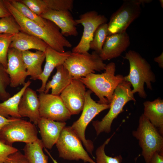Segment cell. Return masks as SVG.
I'll list each match as a JSON object with an SVG mask.
<instances>
[{"mask_svg":"<svg viewBox=\"0 0 163 163\" xmlns=\"http://www.w3.org/2000/svg\"><path fill=\"white\" fill-rule=\"evenodd\" d=\"M56 144L60 158L65 160L81 159L84 162L96 163L84 149L82 141L71 126L63 128Z\"/></svg>","mask_w":163,"mask_h":163,"instance_id":"obj_9","label":"cell"},{"mask_svg":"<svg viewBox=\"0 0 163 163\" xmlns=\"http://www.w3.org/2000/svg\"><path fill=\"white\" fill-rule=\"evenodd\" d=\"M56 69V72L52 79L47 82L44 93H48L50 89H51V94L59 96L73 78L63 64L57 66Z\"/></svg>","mask_w":163,"mask_h":163,"instance_id":"obj_22","label":"cell"},{"mask_svg":"<svg viewBox=\"0 0 163 163\" xmlns=\"http://www.w3.org/2000/svg\"><path fill=\"white\" fill-rule=\"evenodd\" d=\"M14 35L0 33V62L6 69L7 54Z\"/></svg>","mask_w":163,"mask_h":163,"instance_id":"obj_30","label":"cell"},{"mask_svg":"<svg viewBox=\"0 0 163 163\" xmlns=\"http://www.w3.org/2000/svg\"><path fill=\"white\" fill-rule=\"evenodd\" d=\"M65 122L55 121L40 117L37 125L40 131L44 148L50 149L56 144L63 128Z\"/></svg>","mask_w":163,"mask_h":163,"instance_id":"obj_18","label":"cell"},{"mask_svg":"<svg viewBox=\"0 0 163 163\" xmlns=\"http://www.w3.org/2000/svg\"><path fill=\"white\" fill-rule=\"evenodd\" d=\"M123 58L129 61L130 67L129 74L124 77V81L130 82L134 94L138 93L140 97L146 98L147 95L144 88V84L147 88L152 90L151 83L156 81L155 76L150 64L139 53L133 50L129 51Z\"/></svg>","mask_w":163,"mask_h":163,"instance_id":"obj_3","label":"cell"},{"mask_svg":"<svg viewBox=\"0 0 163 163\" xmlns=\"http://www.w3.org/2000/svg\"><path fill=\"white\" fill-rule=\"evenodd\" d=\"M108 35L107 23L100 25L95 30L90 44V49L97 53H100L107 36Z\"/></svg>","mask_w":163,"mask_h":163,"instance_id":"obj_26","label":"cell"},{"mask_svg":"<svg viewBox=\"0 0 163 163\" xmlns=\"http://www.w3.org/2000/svg\"><path fill=\"white\" fill-rule=\"evenodd\" d=\"M159 2H160V3L161 4V6L162 8H163V0H160Z\"/></svg>","mask_w":163,"mask_h":163,"instance_id":"obj_40","label":"cell"},{"mask_svg":"<svg viewBox=\"0 0 163 163\" xmlns=\"http://www.w3.org/2000/svg\"><path fill=\"white\" fill-rule=\"evenodd\" d=\"M44 0L46 4L47 10L72 11L73 9V0Z\"/></svg>","mask_w":163,"mask_h":163,"instance_id":"obj_31","label":"cell"},{"mask_svg":"<svg viewBox=\"0 0 163 163\" xmlns=\"http://www.w3.org/2000/svg\"><path fill=\"white\" fill-rule=\"evenodd\" d=\"M92 92L86 91L85 102L82 114L71 127L83 143L87 152L92 155L94 145L92 142L86 139L85 131L88 125L92 119L102 111L110 108V104H101L96 102L91 97Z\"/></svg>","mask_w":163,"mask_h":163,"instance_id":"obj_7","label":"cell"},{"mask_svg":"<svg viewBox=\"0 0 163 163\" xmlns=\"http://www.w3.org/2000/svg\"><path fill=\"white\" fill-rule=\"evenodd\" d=\"M40 16L54 23L59 28L64 36H77L78 35L76 27L78 24L70 11L47 9Z\"/></svg>","mask_w":163,"mask_h":163,"instance_id":"obj_16","label":"cell"},{"mask_svg":"<svg viewBox=\"0 0 163 163\" xmlns=\"http://www.w3.org/2000/svg\"><path fill=\"white\" fill-rule=\"evenodd\" d=\"M5 6L21 29V31L39 37L49 46L58 52H65V48H71L72 44L61 33L59 28L47 20L44 26L26 18L11 4L9 0H3Z\"/></svg>","mask_w":163,"mask_h":163,"instance_id":"obj_1","label":"cell"},{"mask_svg":"<svg viewBox=\"0 0 163 163\" xmlns=\"http://www.w3.org/2000/svg\"><path fill=\"white\" fill-rule=\"evenodd\" d=\"M22 52L23 60L30 79H38L43 72L42 66L45 59V52L38 50L35 52L30 50Z\"/></svg>","mask_w":163,"mask_h":163,"instance_id":"obj_23","label":"cell"},{"mask_svg":"<svg viewBox=\"0 0 163 163\" xmlns=\"http://www.w3.org/2000/svg\"><path fill=\"white\" fill-rule=\"evenodd\" d=\"M18 151L16 148L0 141V163H2L10 155Z\"/></svg>","mask_w":163,"mask_h":163,"instance_id":"obj_33","label":"cell"},{"mask_svg":"<svg viewBox=\"0 0 163 163\" xmlns=\"http://www.w3.org/2000/svg\"><path fill=\"white\" fill-rule=\"evenodd\" d=\"M11 15L4 5L3 0H0V18Z\"/></svg>","mask_w":163,"mask_h":163,"instance_id":"obj_36","label":"cell"},{"mask_svg":"<svg viewBox=\"0 0 163 163\" xmlns=\"http://www.w3.org/2000/svg\"><path fill=\"white\" fill-rule=\"evenodd\" d=\"M86 86L79 79H73L59 96L72 115L82 111L85 102Z\"/></svg>","mask_w":163,"mask_h":163,"instance_id":"obj_13","label":"cell"},{"mask_svg":"<svg viewBox=\"0 0 163 163\" xmlns=\"http://www.w3.org/2000/svg\"><path fill=\"white\" fill-rule=\"evenodd\" d=\"M6 71L10 78L11 87L16 88L25 84L26 78L29 74L23 60L22 51L14 48H9Z\"/></svg>","mask_w":163,"mask_h":163,"instance_id":"obj_14","label":"cell"},{"mask_svg":"<svg viewBox=\"0 0 163 163\" xmlns=\"http://www.w3.org/2000/svg\"><path fill=\"white\" fill-rule=\"evenodd\" d=\"M36 125L30 121L15 118L0 131V141L11 146L14 142L32 143L38 139Z\"/></svg>","mask_w":163,"mask_h":163,"instance_id":"obj_8","label":"cell"},{"mask_svg":"<svg viewBox=\"0 0 163 163\" xmlns=\"http://www.w3.org/2000/svg\"><path fill=\"white\" fill-rule=\"evenodd\" d=\"M143 113L151 123L163 135V100L158 98L152 101H146L143 103Z\"/></svg>","mask_w":163,"mask_h":163,"instance_id":"obj_21","label":"cell"},{"mask_svg":"<svg viewBox=\"0 0 163 163\" xmlns=\"http://www.w3.org/2000/svg\"><path fill=\"white\" fill-rule=\"evenodd\" d=\"M21 31V27L11 15L0 18V33L15 35Z\"/></svg>","mask_w":163,"mask_h":163,"instance_id":"obj_29","label":"cell"},{"mask_svg":"<svg viewBox=\"0 0 163 163\" xmlns=\"http://www.w3.org/2000/svg\"><path fill=\"white\" fill-rule=\"evenodd\" d=\"M154 60L157 62L159 66L161 68L163 67V53L159 56L155 58Z\"/></svg>","mask_w":163,"mask_h":163,"instance_id":"obj_38","label":"cell"},{"mask_svg":"<svg viewBox=\"0 0 163 163\" xmlns=\"http://www.w3.org/2000/svg\"><path fill=\"white\" fill-rule=\"evenodd\" d=\"M44 148L41 139L39 138L33 143L26 144L23 150L28 162L48 163V157L44 153Z\"/></svg>","mask_w":163,"mask_h":163,"instance_id":"obj_25","label":"cell"},{"mask_svg":"<svg viewBox=\"0 0 163 163\" xmlns=\"http://www.w3.org/2000/svg\"><path fill=\"white\" fill-rule=\"evenodd\" d=\"M71 51L61 53L48 46L45 52L46 62L41 74L38 79L41 81L40 87L37 90L39 93L44 92L46 84L51 73L57 66L63 65L70 55Z\"/></svg>","mask_w":163,"mask_h":163,"instance_id":"obj_19","label":"cell"},{"mask_svg":"<svg viewBox=\"0 0 163 163\" xmlns=\"http://www.w3.org/2000/svg\"><path fill=\"white\" fill-rule=\"evenodd\" d=\"M38 96L41 117L62 122L70 119L72 115L59 96L42 92Z\"/></svg>","mask_w":163,"mask_h":163,"instance_id":"obj_12","label":"cell"},{"mask_svg":"<svg viewBox=\"0 0 163 163\" xmlns=\"http://www.w3.org/2000/svg\"><path fill=\"white\" fill-rule=\"evenodd\" d=\"M48 46L40 38L21 31L13 35L9 48L22 52L33 49L45 52Z\"/></svg>","mask_w":163,"mask_h":163,"instance_id":"obj_20","label":"cell"},{"mask_svg":"<svg viewBox=\"0 0 163 163\" xmlns=\"http://www.w3.org/2000/svg\"><path fill=\"white\" fill-rule=\"evenodd\" d=\"M116 67L114 62H111L106 65L104 73H91L78 79L98 97L99 104H110L115 90L124 81L123 75H115Z\"/></svg>","mask_w":163,"mask_h":163,"instance_id":"obj_2","label":"cell"},{"mask_svg":"<svg viewBox=\"0 0 163 163\" xmlns=\"http://www.w3.org/2000/svg\"><path fill=\"white\" fill-rule=\"evenodd\" d=\"M11 4L22 15L26 18L34 22L39 25L44 26L47 20L38 16L25 4L19 0H9Z\"/></svg>","mask_w":163,"mask_h":163,"instance_id":"obj_27","label":"cell"},{"mask_svg":"<svg viewBox=\"0 0 163 163\" xmlns=\"http://www.w3.org/2000/svg\"><path fill=\"white\" fill-rule=\"evenodd\" d=\"M130 43L126 32L108 35L99 55L103 61L117 58L127 49Z\"/></svg>","mask_w":163,"mask_h":163,"instance_id":"obj_15","label":"cell"},{"mask_svg":"<svg viewBox=\"0 0 163 163\" xmlns=\"http://www.w3.org/2000/svg\"><path fill=\"white\" fill-rule=\"evenodd\" d=\"M31 83L28 80L17 93L2 102H0V115L6 118L10 117L21 118L18 110L19 104L24 92Z\"/></svg>","mask_w":163,"mask_h":163,"instance_id":"obj_24","label":"cell"},{"mask_svg":"<svg viewBox=\"0 0 163 163\" xmlns=\"http://www.w3.org/2000/svg\"><path fill=\"white\" fill-rule=\"evenodd\" d=\"M63 65L73 79H78L104 70L106 65L99 54L93 51L91 53L72 52Z\"/></svg>","mask_w":163,"mask_h":163,"instance_id":"obj_6","label":"cell"},{"mask_svg":"<svg viewBox=\"0 0 163 163\" xmlns=\"http://www.w3.org/2000/svg\"><path fill=\"white\" fill-rule=\"evenodd\" d=\"M141 11L140 5L136 0H124L110 18L107 24L108 35L126 32L130 24L140 16Z\"/></svg>","mask_w":163,"mask_h":163,"instance_id":"obj_10","label":"cell"},{"mask_svg":"<svg viewBox=\"0 0 163 163\" xmlns=\"http://www.w3.org/2000/svg\"><path fill=\"white\" fill-rule=\"evenodd\" d=\"M44 150L47 153V154L49 155V156L50 157L51 159L53 161V163H59L55 159H54L52 157V156L51 155L50 153L48 151V150L47 149L45 148H44Z\"/></svg>","mask_w":163,"mask_h":163,"instance_id":"obj_39","label":"cell"},{"mask_svg":"<svg viewBox=\"0 0 163 163\" xmlns=\"http://www.w3.org/2000/svg\"><path fill=\"white\" fill-rule=\"evenodd\" d=\"M6 69L0 62V100L3 101L11 97L6 90L7 87L10 85V80Z\"/></svg>","mask_w":163,"mask_h":163,"instance_id":"obj_32","label":"cell"},{"mask_svg":"<svg viewBox=\"0 0 163 163\" xmlns=\"http://www.w3.org/2000/svg\"><path fill=\"white\" fill-rule=\"evenodd\" d=\"M2 163H29L24 156L19 150L10 155Z\"/></svg>","mask_w":163,"mask_h":163,"instance_id":"obj_34","label":"cell"},{"mask_svg":"<svg viewBox=\"0 0 163 163\" xmlns=\"http://www.w3.org/2000/svg\"><path fill=\"white\" fill-rule=\"evenodd\" d=\"M147 163H163V155L157 152L155 153Z\"/></svg>","mask_w":163,"mask_h":163,"instance_id":"obj_35","label":"cell"},{"mask_svg":"<svg viewBox=\"0 0 163 163\" xmlns=\"http://www.w3.org/2000/svg\"><path fill=\"white\" fill-rule=\"evenodd\" d=\"M132 133L139 140L142 149V155L146 163L156 152L163 155V136L143 113L139 117L137 129L133 130Z\"/></svg>","mask_w":163,"mask_h":163,"instance_id":"obj_5","label":"cell"},{"mask_svg":"<svg viewBox=\"0 0 163 163\" xmlns=\"http://www.w3.org/2000/svg\"><path fill=\"white\" fill-rule=\"evenodd\" d=\"M75 21L78 25H82L83 31L80 41L71 52L78 53L88 52L95 30L100 25L107 23V19L96 11H91L82 14Z\"/></svg>","mask_w":163,"mask_h":163,"instance_id":"obj_11","label":"cell"},{"mask_svg":"<svg viewBox=\"0 0 163 163\" xmlns=\"http://www.w3.org/2000/svg\"><path fill=\"white\" fill-rule=\"evenodd\" d=\"M131 86L130 82L127 81H123L120 83L114 91L108 113L101 121H92L97 136L103 132L110 133L113 120L123 111L125 105L130 101H133L135 103L136 100L132 91Z\"/></svg>","mask_w":163,"mask_h":163,"instance_id":"obj_4","label":"cell"},{"mask_svg":"<svg viewBox=\"0 0 163 163\" xmlns=\"http://www.w3.org/2000/svg\"><path fill=\"white\" fill-rule=\"evenodd\" d=\"M15 118L10 117L6 118L0 115V131L3 126L14 120Z\"/></svg>","mask_w":163,"mask_h":163,"instance_id":"obj_37","label":"cell"},{"mask_svg":"<svg viewBox=\"0 0 163 163\" xmlns=\"http://www.w3.org/2000/svg\"><path fill=\"white\" fill-rule=\"evenodd\" d=\"M114 133L110 138H108L104 143L99 147L95 152L96 163H121L123 158L121 155L112 157L106 155L105 152V148L110 141L114 135Z\"/></svg>","mask_w":163,"mask_h":163,"instance_id":"obj_28","label":"cell"},{"mask_svg":"<svg viewBox=\"0 0 163 163\" xmlns=\"http://www.w3.org/2000/svg\"><path fill=\"white\" fill-rule=\"evenodd\" d=\"M39 108V100L36 91L27 87L24 92L19 104L20 115L21 118H28L30 122L37 125L40 117Z\"/></svg>","mask_w":163,"mask_h":163,"instance_id":"obj_17","label":"cell"}]
</instances>
